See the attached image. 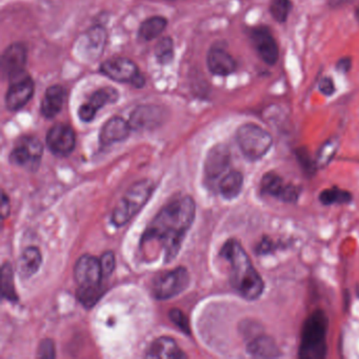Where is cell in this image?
I'll list each match as a JSON object with an SVG mask.
<instances>
[{"mask_svg":"<svg viewBox=\"0 0 359 359\" xmlns=\"http://www.w3.org/2000/svg\"><path fill=\"white\" fill-rule=\"evenodd\" d=\"M249 39L260 60L269 66L278 62L279 47L272 31L266 26H257L250 29Z\"/></svg>","mask_w":359,"mask_h":359,"instance_id":"obj_10","label":"cell"},{"mask_svg":"<svg viewBox=\"0 0 359 359\" xmlns=\"http://www.w3.org/2000/svg\"><path fill=\"white\" fill-rule=\"evenodd\" d=\"M247 352L254 358H277L281 356L276 341L271 336L262 333L250 340Z\"/></svg>","mask_w":359,"mask_h":359,"instance_id":"obj_21","label":"cell"},{"mask_svg":"<svg viewBox=\"0 0 359 359\" xmlns=\"http://www.w3.org/2000/svg\"><path fill=\"white\" fill-rule=\"evenodd\" d=\"M220 256L230 266V283L233 289L249 302L259 299L266 285L241 243L230 239L222 248Z\"/></svg>","mask_w":359,"mask_h":359,"instance_id":"obj_2","label":"cell"},{"mask_svg":"<svg viewBox=\"0 0 359 359\" xmlns=\"http://www.w3.org/2000/svg\"><path fill=\"white\" fill-rule=\"evenodd\" d=\"M355 16H356V20L359 22V6L357 7V9L355 10Z\"/></svg>","mask_w":359,"mask_h":359,"instance_id":"obj_40","label":"cell"},{"mask_svg":"<svg viewBox=\"0 0 359 359\" xmlns=\"http://www.w3.org/2000/svg\"><path fill=\"white\" fill-rule=\"evenodd\" d=\"M48 148L56 156H69L74 151L76 136L70 126L58 123L53 126L48 132Z\"/></svg>","mask_w":359,"mask_h":359,"instance_id":"obj_14","label":"cell"},{"mask_svg":"<svg viewBox=\"0 0 359 359\" xmlns=\"http://www.w3.org/2000/svg\"><path fill=\"white\" fill-rule=\"evenodd\" d=\"M272 249V241H270L268 237H264V238L260 241L259 245H257V248H256V250H257V253L260 254V255H266V254H268L269 252H270Z\"/></svg>","mask_w":359,"mask_h":359,"instance_id":"obj_38","label":"cell"},{"mask_svg":"<svg viewBox=\"0 0 359 359\" xmlns=\"http://www.w3.org/2000/svg\"><path fill=\"white\" fill-rule=\"evenodd\" d=\"M28 52L24 43H15L9 46L1 56V74L12 81L25 74Z\"/></svg>","mask_w":359,"mask_h":359,"instance_id":"obj_15","label":"cell"},{"mask_svg":"<svg viewBox=\"0 0 359 359\" xmlns=\"http://www.w3.org/2000/svg\"><path fill=\"white\" fill-rule=\"evenodd\" d=\"M168 26V20L163 16H153L140 25L138 37L144 41H151L163 34Z\"/></svg>","mask_w":359,"mask_h":359,"instance_id":"obj_26","label":"cell"},{"mask_svg":"<svg viewBox=\"0 0 359 359\" xmlns=\"http://www.w3.org/2000/svg\"><path fill=\"white\" fill-rule=\"evenodd\" d=\"M352 68V60L350 57H342L336 64V70L342 74H346Z\"/></svg>","mask_w":359,"mask_h":359,"instance_id":"obj_37","label":"cell"},{"mask_svg":"<svg viewBox=\"0 0 359 359\" xmlns=\"http://www.w3.org/2000/svg\"><path fill=\"white\" fill-rule=\"evenodd\" d=\"M338 148V142L335 140H327L319 149L317 154L316 163L317 167H325L331 163L332 159L335 156L336 151Z\"/></svg>","mask_w":359,"mask_h":359,"instance_id":"obj_31","label":"cell"},{"mask_svg":"<svg viewBox=\"0 0 359 359\" xmlns=\"http://www.w3.org/2000/svg\"><path fill=\"white\" fill-rule=\"evenodd\" d=\"M292 9L291 0H271L270 14L275 22L283 24L287 22Z\"/></svg>","mask_w":359,"mask_h":359,"instance_id":"obj_30","label":"cell"},{"mask_svg":"<svg viewBox=\"0 0 359 359\" xmlns=\"http://www.w3.org/2000/svg\"><path fill=\"white\" fill-rule=\"evenodd\" d=\"M147 358H186L187 355L176 344L175 340L167 336L157 338L149 346Z\"/></svg>","mask_w":359,"mask_h":359,"instance_id":"obj_22","label":"cell"},{"mask_svg":"<svg viewBox=\"0 0 359 359\" xmlns=\"http://www.w3.org/2000/svg\"><path fill=\"white\" fill-rule=\"evenodd\" d=\"M66 95V89L62 86L55 85L48 88L45 97L41 100V115L46 118L51 119L60 114L64 107Z\"/></svg>","mask_w":359,"mask_h":359,"instance_id":"obj_23","label":"cell"},{"mask_svg":"<svg viewBox=\"0 0 359 359\" xmlns=\"http://www.w3.org/2000/svg\"><path fill=\"white\" fill-rule=\"evenodd\" d=\"M297 158L308 173H312V172H314L315 169H316V163H312V159L310 158L308 153L304 152V151L298 150Z\"/></svg>","mask_w":359,"mask_h":359,"instance_id":"obj_36","label":"cell"},{"mask_svg":"<svg viewBox=\"0 0 359 359\" xmlns=\"http://www.w3.org/2000/svg\"><path fill=\"white\" fill-rule=\"evenodd\" d=\"M10 214V201L5 192H3V201H1V215L4 218L8 217Z\"/></svg>","mask_w":359,"mask_h":359,"instance_id":"obj_39","label":"cell"},{"mask_svg":"<svg viewBox=\"0 0 359 359\" xmlns=\"http://www.w3.org/2000/svg\"><path fill=\"white\" fill-rule=\"evenodd\" d=\"M260 190L264 194L287 203H297L300 196L299 187L287 184L283 178L275 172H268L262 176Z\"/></svg>","mask_w":359,"mask_h":359,"instance_id":"obj_11","label":"cell"},{"mask_svg":"<svg viewBox=\"0 0 359 359\" xmlns=\"http://www.w3.org/2000/svg\"><path fill=\"white\" fill-rule=\"evenodd\" d=\"M207 65L210 72L216 76H229L237 69L234 57L219 46H214L210 49L207 56Z\"/></svg>","mask_w":359,"mask_h":359,"instance_id":"obj_18","label":"cell"},{"mask_svg":"<svg viewBox=\"0 0 359 359\" xmlns=\"http://www.w3.org/2000/svg\"><path fill=\"white\" fill-rule=\"evenodd\" d=\"M35 86L29 75L12 79L11 85L6 95V107L11 112H16L24 108L34 95Z\"/></svg>","mask_w":359,"mask_h":359,"instance_id":"obj_12","label":"cell"},{"mask_svg":"<svg viewBox=\"0 0 359 359\" xmlns=\"http://www.w3.org/2000/svg\"><path fill=\"white\" fill-rule=\"evenodd\" d=\"M163 118V113L159 107L140 106L130 116V126L134 130H150L158 127Z\"/></svg>","mask_w":359,"mask_h":359,"instance_id":"obj_20","label":"cell"},{"mask_svg":"<svg viewBox=\"0 0 359 359\" xmlns=\"http://www.w3.org/2000/svg\"><path fill=\"white\" fill-rule=\"evenodd\" d=\"M318 90L323 95L332 96L335 93V83L331 77L325 76L320 79L318 83Z\"/></svg>","mask_w":359,"mask_h":359,"instance_id":"obj_35","label":"cell"},{"mask_svg":"<svg viewBox=\"0 0 359 359\" xmlns=\"http://www.w3.org/2000/svg\"><path fill=\"white\" fill-rule=\"evenodd\" d=\"M155 56L161 65H168L174 58V43L171 37H163L155 47Z\"/></svg>","mask_w":359,"mask_h":359,"instance_id":"obj_29","label":"cell"},{"mask_svg":"<svg viewBox=\"0 0 359 359\" xmlns=\"http://www.w3.org/2000/svg\"><path fill=\"white\" fill-rule=\"evenodd\" d=\"M170 1H173V0H170Z\"/></svg>","mask_w":359,"mask_h":359,"instance_id":"obj_41","label":"cell"},{"mask_svg":"<svg viewBox=\"0 0 359 359\" xmlns=\"http://www.w3.org/2000/svg\"><path fill=\"white\" fill-rule=\"evenodd\" d=\"M132 128L121 117H113L109 119L100 131V140L102 147L112 146L116 142H123L129 137Z\"/></svg>","mask_w":359,"mask_h":359,"instance_id":"obj_19","label":"cell"},{"mask_svg":"<svg viewBox=\"0 0 359 359\" xmlns=\"http://www.w3.org/2000/svg\"><path fill=\"white\" fill-rule=\"evenodd\" d=\"M100 72L117 83H130L135 88H142L146 83L144 75L135 62L126 57H113L102 62Z\"/></svg>","mask_w":359,"mask_h":359,"instance_id":"obj_8","label":"cell"},{"mask_svg":"<svg viewBox=\"0 0 359 359\" xmlns=\"http://www.w3.org/2000/svg\"><path fill=\"white\" fill-rule=\"evenodd\" d=\"M43 147L39 138L25 136L18 140L10 154V161L13 165L28 171H36L41 165Z\"/></svg>","mask_w":359,"mask_h":359,"instance_id":"obj_9","label":"cell"},{"mask_svg":"<svg viewBox=\"0 0 359 359\" xmlns=\"http://www.w3.org/2000/svg\"><path fill=\"white\" fill-rule=\"evenodd\" d=\"M190 283V275L184 266L157 275L152 283V293L156 299L167 300L184 291Z\"/></svg>","mask_w":359,"mask_h":359,"instance_id":"obj_7","label":"cell"},{"mask_svg":"<svg viewBox=\"0 0 359 359\" xmlns=\"http://www.w3.org/2000/svg\"><path fill=\"white\" fill-rule=\"evenodd\" d=\"M318 199L323 205L330 207V205L350 203L353 196L348 191L338 188V187H332V188L321 191Z\"/></svg>","mask_w":359,"mask_h":359,"instance_id":"obj_27","label":"cell"},{"mask_svg":"<svg viewBox=\"0 0 359 359\" xmlns=\"http://www.w3.org/2000/svg\"><path fill=\"white\" fill-rule=\"evenodd\" d=\"M1 292L4 298L10 302H18V296L16 294L15 285H14V272L11 264L6 262L1 268Z\"/></svg>","mask_w":359,"mask_h":359,"instance_id":"obj_28","label":"cell"},{"mask_svg":"<svg viewBox=\"0 0 359 359\" xmlns=\"http://www.w3.org/2000/svg\"><path fill=\"white\" fill-rule=\"evenodd\" d=\"M37 357L39 358H54L55 357V348L52 340L45 339L41 342Z\"/></svg>","mask_w":359,"mask_h":359,"instance_id":"obj_34","label":"cell"},{"mask_svg":"<svg viewBox=\"0 0 359 359\" xmlns=\"http://www.w3.org/2000/svg\"><path fill=\"white\" fill-rule=\"evenodd\" d=\"M119 98V92L115 88L104 87L93 92L79 110V116L83 123H90L95 118L100 109L106 104H114Z\"/></svg>","mask_w":359,"mask_h":359,"instance_id":"obj_16","label":"cell"},{"mask_svg":"<svg viewBox=\"0 0 359 359\" xmlns=\"http://www.w3.org/2000/svg\"><path fill=\"white\" fill-rule=\"evenodd\" d=\"M154 191L151 180H144L134 184L118 201L112 213V224L123 226L129 222L148 203Z\"/></svg>","mask_w":359,"mask_h":359,"instance_id":"obj_5","label":"cell"},{"mask_svg":"<svg viewBox=\"0 0 359 359\" xmlns=\"http://www.w3.org/2000/svg\"><path fill=\"white\" fill-rule=\"evenodd\" d=\"M43 258L37 248H27L18 262V272L22 278H30L41 268Z\"/></svg>","mask_w":359,"mask_h":359,"instance_id":"obj_24","label":"cell"},{"mask_svg":"<svg viewBox=\"0 0 359 359\" xmlns=\"http://www.w3.org/2000/svg\"><path fill=\"white\" fill-rule=\"evenodd\" d=\"M195 203L191 196L178 197L170 201L144 231L142 250L154 259L163 254L165 262H171L180 253L182 241L195 219Z\"/></svg>","mask_w":359,"mask_h":359,"instance_id":"obj_1","label":"cell"},{"mask_svg":"<svg viewBox=\"0 0 359 359\" xmlns=\"http://www.w3.org/2000/svg\"><path fill=\"white\" fill-rule=\"evenodd\" d=\"M170 318L171 320L182 330L186 334H190V325H189L188 318L186 315L182 313V311L178 310V309H173L170 311Z\"/></svg>","mask_w":359,"mask_h":359,"instance_id":"obj_32","label":"cell"},{"mask_svg":"<svg viewBox=\"0 0 359 359\" xmlns=\"http://www.w3.org/2000/svg\"><path fill=\"white\" fill-rule=\"evenodd\" d=\"M100 264H102V274L104 277H109L115 270V256L113 252H104L100 258Z\"/></svg>","mask_w":359,"mask_h":359,"instance_id":"obj_33","label":"cell"},{"mask_svg":"<svg viewBox=\"0 0 359 359\" xmlns=\"http://www.w3.org/2000/svg\"><path fill=\"white\" fill-rule=\"evenodd\" d=\"M329 319L323 310L311 313L300 331L298 356L302 359H323L327 357V336Z\"/></svg>","mask_w":359,"mask_h":359,"instance_id":"obj_3","label":"cell"},{"mask_svg":"<svg viewBox=\"0 0 359 359\" xmlns=\"http://www.w3.org/2000/svg\"><path fill=\"white\" fill-rule=\"evenodd\" d=\"M231 163V152L226 144H216L208 153L205 163V180L213 184L222 180L228 171Z\"/></svg>","mask_w":359,"mask_h":359,"instance_id":"obj_13","label":"cell"},{"mask_svg":"<svg viewBox=\"0 0 359 359\" xmlns=\"http://www.w3.org/2000/svg\"><path fill=\"white\" fill-rule=\"evenodd\" d=\"M76 280V296L86 308L95 306L102 295V281L104 278L100 259L92 255H83L77 260L74 268Z\"/></svg>","mask_w":359,"mask_h":359,"instance_id":"obj_4","label":"cell"},{"mask_svg":"<svg viewBox=\"0 0 359 359\" xmlns=\"http://www.w3.org/2000/svg\"><path fill=\"white\" fill-rule=\"evenodd\" d=\"M108 35L102 27H93L81 36L79 41V51L83 57L89 60H97L104 51Z\"/></svg>","mask_w":359,"mask_h":359,"instance_id":"obj_17","label":"cell"},{"mask_svg":"<svg viewBox=\"0 0 359 359\" xmlns=\"http://www.w3.org/2000/svg\"><path fill=\"white\" fill-rule=\"evenodd\" d=\"M243 187V175L238 171L228 172L218 184V190L224 198H236L241 194Z\"/></svg>","mask_w":359,"mask_h":359,"instance_id":"obj_25","label":"cell"},{"mask_svg":"<svg viewBox=\"0 0 359 359\" xmlns=\"http://www.w3.org/2000/svg\"><path fill=\"white\" fill-rule=\"evenodd\" d=\"M236 142L245 158L257 161L264 158L273 146V137L256 123H245L236 132Z\"/></svg>","mask_w":359,"mask_h":359,"instance_id":"obj_6","label":"cell"}]
</instances>
